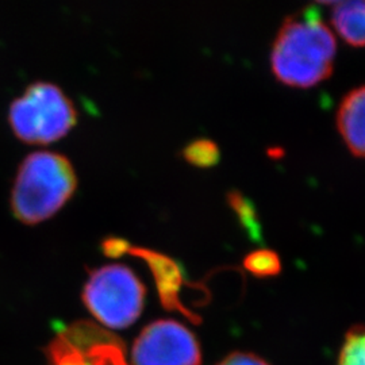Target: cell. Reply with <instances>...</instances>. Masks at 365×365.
Returning a JSON list of instances; mask_svg holds the SVG:
<instances>
[{
  "label": "cell",
  "instance_id": "obj_13",
  "mask_svg": "<svg viewBox=\"0 0 365 365\" xmlns=\"http://www.w3.org/2000/svg\"><path fill=\"white\" fill-rule=\"evenodd\" d=\"M318 3H324V4H330V3H337L339 0H315Z\"/></svg>",
  "mask_w": 365,
  "mask_h": 365
},
{
  "label": "cell",
  "instance_id": "obj_7",
  "mask_svg": "<svg viewBox=\"0 0 365 365\" xmlns=\"http://www.w3.org/2000/svg\"><path fill=\"white\" fill-rule=\"evenodd\" d=\"M331 25L339 37L354 48H365V0H339Z\"/></svg>",
  "mask_w": 365,
  "mask_h": 365
},
{
  "label": "cell",
  "instance_id": "obj_12",
  "mask_svg": "<svg viewBox=\"0 0 365 365\" xmlns=\"http://www.w3.org/2000/svg\"><path fill=\"white\" fill-rule=\"evenodd\" d=\"M217 365H269L257 354L247 352H235L225 357Z\"/></svg>",
  "mask_w": 365,
  "mask_h": 365
},
{
  "label": "cell",
  "instance_id": "obj_4",
  "mask_svg": "<svg viewBox=\"0 0 365 365\" xmlns=\"http://www.w3.org/2000/svg\"><path fill=\"white\" fill-rule=\"evenodd\" d=\"M145 294L143 282L129 267L111 264L92 272L83 289V302L105 327L126 329L141 317Z\"/></svg>",
  "mask_w": 365,
  "mask_h": 365
},
{
  "label": "cell",
  "instance_id": "obj_9",
  "mask_svg": "<svg viewBox=\"0 0 365 365\" xmlns=\"http://www.w3.org/2000/svg\"><path fill=\"white\" fill-rule=\"evenodd\" d=\"M337 365H365V327L349 330L342 344Z\"/></svg>",
  "mask_w": 365,
  "mask_h": 365
},
{
  "label": "cell",
  "instance_id": "obj_8",
  "mask_svg": "<svg viewBox=\"0 0 365 365\" xmlns=\"http://www.w3.org/2000/svg\"><path fill=\"white\" fill-rule=\"evenodd\" d=\"M244 267L256 277H274L282 271V261L274 250L259 249L244 259Z\"/></svg>",
  "mask_w": 365,
  "mask_h": 365
},
{
  "label": "cell",
  "instance_id": "obj_3",
  "mask_svg": "<svg viewBox=\"0 0 365 365\" xmlns=\"http://www.w3.org/2000/svg\"><path fill=\"white\" fill-rule=\"evenodd\" d=\"M7 120L21 143L46 146L58 143L75 129L78 108L60 86L34 81L11 102Z\"/></svg>",
  "mask_w": 365,
  "mask_h": 365
},
{
  "label": "cell",
  "instance_id": "obj_10",
  "mask_svg": "<svg viewBox=\"0 0 365 365\" xmlns=\"http://www.w3.org/2000/svg\"><path fill=\"white\" fill-rule=\"evenodd\" d=\"M182 157L191 165L207 168L220 161V149L210 140H196L184 148Z\"/></svg>",
  "mask_w": 365,
  "mask_h": 365
},
{
  "label": "cell",
  "instance_id": "obj_6",
  "mask_svg": "<svg viewBox=\"0 0 365 365\" xmlns=\"http://www.w3.org/2000/svg\"><path fill=\"white\" fill-rule=\"evenodd\" d=\"M336 122L339 134L352 155L365 158V86L345 95Z\"/></svg>",
  "mask_w": 365,
  "mask_h": 365
},
{
  "label": "cell",
  "instance_id": "obj_2",
  "mask_svg": "<svg viewBox=\"0 0 365 365\" xmlns=\"http://www.w3.org/2000/svg\"><path fill=\"white\" fill-rule=\"evenodd\" d=\"M76 188L78 173L68 157L52 150L33 152L22 160L14 179V217L25 225H38L63 209Z\"/></svg>",
  "mask_w": 365,
  "mask_h": 365
},
{
  "label": "cell",
  "instance_id": "obj_1",
  "mask_svg": "<svg viewBox=\"0 0 365 365\" xmlns=\"http://www.w3.org/2000/svg\"><path fill=\"white\" fill-rule=\"evenodd\" d=\"M337 53L331 30L314 7L284 19L271 49L274 78L292 88H312L330 78Z\"/></svg>",
  "mask_w": 365,
  "mask_h": 365
},
{
  "label": "cell",
  "instance_id": "obj_11",
  "mask_svg": "<svg viewBox=\"0 0 365 365\" xmlns=\"http://www.w3.org/2000/svg\"><path fill=\"white\" fill-rule=\"evenodd\" d=\"M230 206L232 209H235L238 218L241 220L242 226L249 232V235H252L255 240L260 237V227L259 223L256 221V215H255V209L250 205L245 197L240 194H233L229 197Z\"/></svg>",
  "mask_w": 365,
  "mask_h": 365
},
{
  "label": "cell",
  "instance_id": "obj_5",
  "mask_svg": "<svg viewBox=\"0 0 365 365\" xmlns=\"http://www.w3.org/2000/svg\"><path fill=\"white\" fill-rule=\"evenodd\" d=\"M133 365H200L202 352L195 334L173 319L149 324L134 341Z\"/></svg>",
  "mask_w": 365,
  "mask_h": 365
}]
</instances>
